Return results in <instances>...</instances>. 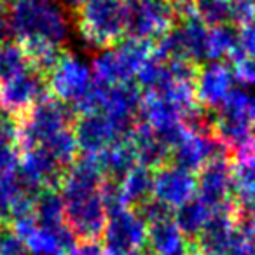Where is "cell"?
<instances>
[{"instance_id": "cell-1", "label": "cell", "mask_w": 255, "mask_h": 255, "mask_svg": "<svg viewBox=\"0 0 255 255\" xmlns=\"http://www.w3.org/2000/svg\"><path fill=\"white\" fill-rule=\"evenodd\" d=\"M9 21L12 35L32 65L56 54L68 32L65 12L56 0H16Z\"/></svg>"}, {"instance_id": "cell-2", "label": "cell", "mask_w": 255, "mask_h": 255, "mask_svg": "<svg viewBox=\"0 0 255 255\" xmlns=\"http://www.w3.org/2000/svg\"><path fill=\"white\" fill-rule=\"evenodd\" d=\"M77 110L70 103L47 96L42 102L35 103L30 109L16 114L18 117V147L21 154L30 152L40 143L49 140L61 129L74 126L77 119Z\"/></svg>"}, {"instance_id": "cell-3", "label": "cell", "mask_w": 255, "mask_h": 255, "mask_svg": "<svg viewBox=\"0 0 255 255\" xmlns=\"http://www.w3.org/2000/svg\"><path fill=\"white\" fill-rule=\"evenodd\" d=\"M126 0H88L82 5L81 32L100 47H112L126 35Z\"/></svg>"}, {"instance_id": "cell-4", "label": "cell", "mask_w": 255, "mask_h": 255, "mask_svg": "<svg viewBox=\"0 0 255 255\" xmlns=\"http://www.w3.org/2000/svg\"><path fill=\"white\" fill-rule=\"evenodd\" d=\"M215 136L226 147L240 149L255 138V98L231 91L217 110Z\"/></svg>"}, {"instance_id": "cell-5", "label": "cell", "mask_w": 255, "mask_h": 255, "mask_svg": "<svg viewBox=\"0 0 255 255\" xmlns=\"http://www.w3.org/2000/svg\"><path fill=\"white\" fill-rule=\"evenodd\" d=\"M51 96L47 77L32 65L0 84V105L12 114H19Z\"/></svg>"}, {"instance_id": "cell-6", "label": "cell", "mask_w": 255, "mask_h": 255, "mask_svg": "<svg viewBox=\"0 0 255 255\" xmlns=\"http://www.w3.org/2000/svg\"><path fill=\"white\" fill-rule=\"evenodd\" d=\"M145 238L147 224L131 208H126L107 219L102 245L107 255H128L145 247Z\"/></svg>"}, {"instance_id": "cell-7", "label": "cell", "mask_w": 255, "mask_h": 255, "mask_svg": "<svg viewBox=\"0 0 255 255\" xmlns=\"http://www.w3.org/2000/svg\"><path fill=\"white\" fill-rule=\"evenodd\" d=\"M233 175L231 163L227 159L208 161L196 173V198L205 203L212 212L233 206Z\"/></svg>"}, {"instance_id": "cell-8", "label": "cell", "mask_w": 255, "mask_h": 255, "mask_svg": "<svg viewBox=\"0 0 255 255\" xmlns=\"http://www.w3.org/2000/svg\"><path fill=\"white\" fill-rule=\"evenodd\" d=\"M72 131H74L79 154H86V156H96L107 147L121 143L109 116L102 110L79 114L72 126Z\"/></svg>"}, {"instance_id": "cell-9", "label": "cell", "mask_w": 255, "mask_h": 255, "mask_svg": "<svg viewBox=\"0 0 255 255\" xmlns=\"http://www.w3.org/2000/svg\"><path fill=\"white\" fill-rule=\"evenodd\" d=\"M154 198L170 205L171 208L184 205L196 196V173L168 163L152 170Z\"/></svg>"}, {"instance_id": "cell-10", "label": "cell", "mask_w": 255, "mask_h": 255, "mask_svg": "<svg viewBox=\"0 0 255 255\" xmlns=\"http://www.w3.org/2000/svg\"><path fill=\"white\" fill-rule=\"evenodd\" d=\"M236 227V210L234 206L212 212L205 227L192 243L199 255H222L229 248Z\"/></svg>"}, {"instance_id": "cell-11", "label": "cell", "mask_w": 255, "mask_h": 255, "mask_svg": "<svg viewBox=\"0 0 255 255\" xmlns=\"http://www.w3.org/2000/svg\"><path fill=\"white\" fill-rule=\"evenodd\" d=\"M166 5L163 0H128L126 37L150 42L166 21Z\"/></svg>"}, {"instance_id": "cell-12", "label": "cell", "mask_w": 255, "mask_h": 255, "mask_svg": "<svg viewBox=\"0 0 255 255\" xmlns=\"http://www.w3.org/2000/svg\"><path fill=\"white\" fill-rule=\"evenodd\" d=\"M138 164L150 170H156L159 166L170 163V149L157 138L154 129L147 123H140L135 135L129 140Z\"/></svg>"}, {"instance_id": "cell-13", "label": "cell", "mask_w": 255, "mask_h": 255, "mask_svg": "<svg viewBox=\"0 0 255 255\" xmlns=\"http://www.w3.org/2000/svg\"><path fill=\"white\" fill-rule=\"evenodd\" d=\"M96 163L105 180L123 182L129 175V171L138 164L131 143H119V145L107 147L100 154H96Z\"/></svg>"}, {"instance_id": "cell-14", "label": "cell", "mask_w": 255, "mask_h": 255, "mask_svg": "<svg viewBox=\"0 0 255 255\" xmlns=\"http://www.w3.org/2000/svg\"><path fill=\"white\" fill-rule=\"evenodd\" d=\"M187 245L173 219L161 220L147 226L145 250L150 255H173Z\"/></svg>"}, {"instance_id": "cell-15", "label": "cell", "mask_w": 255, "mask_h": 255, "mask_svg": "<svg viewBox=\"0 0 255 255\" xmlns=\"http://www.w3.org/2000/svg\"><path fill=\"white\" fill-rule=\"evenodd\" d=\"M231 175L236 196L255 192V138L236 150L231 161Z\"/></svg>"}, {"instance_id": "cell-16", "label": "cell", "mask_w": 255, "mask_h": 255, "mask_svg": "<svg viewBox=\"0 0 255 255\" xmlns=\"http://www.w3.org/2000/svg\"><path fill=\"white\" fill-rule=\"evenodd\" d=\"M210 215H212V210L194 196L189 201H185L184 205L175 208L173 220L178 226V229H180V233L184 234L185 241L192 243L198 238V234L201 233L203 227H205Z\"/></svg>"}, {"instance_id": "cell-17", "label": "cell", "mask_w": 255, "mask_h": 255, "mask_svg": "<svg viewBox=\"0 0 255 255\" xmlns=\"http://www.w3.org/2000/svg\"><path fill=\"white\" fill-rule=\"evenodd\" d=\"M33 219L37 227H53L63 220V198L60 189L44 187L33 199Z\"/></svg>"}, {"instance_id": "cell-18", "label": "cell", "mask_w": 255, "mask_h": 255, "mask_svg": "<svg viewBox=\"0 0 255 255\" xmlns=\"http://www.w3.org/2000/svg\"><path fill=\"white\" fill-rule=\"evenodd\" d=\"M123 191L128 208H135L154 196V173L150 168L136 164L123 180Z\"/></svg>"}, {"instance_id": "cell-19", "label": "cell", "mask_w": 255, "mask_h": 255, "mask_svg": "<svg viewBox=\"0 0 255 255\" xmlns=\"http://www.w3.org/2000/svg\"><path fill=\"white\" fill-rule=\"evenodd\" d=\"M28 58L18 42L0 44V84L28 67Z\"/></svg>"}, {"instance_id": "cell-20", "label": "cell", "mask_w": 255, "mask_h": 255, "mask_svg": "<svg viewBox=\"0 0 255 255\" xmlns=\"http://www.w3.org/2000/svg\"><path fill=\"white\" fill-rule=\"evenodd\" d=\"M131 210L147 224V226H150V224H154V222H161V220H166V219H173V213H175V208H171L166 203L159 201V199L154 198V196Z\"/></svg>"}, {"instance_id": "cell-21", "label": "cell", "mask_w": 255, "mask_h": 255, "mask_svg": "<svg viewBox=\"0 0 255 255\" xmlns=\"http://www.w3.org/2000/svg\"><path fill=\"white\" fill-rule=\"evenodd\" d=\"M236 198H238L236 213L255 224V192H252V194H241L236 196Z\"/></svg>"}, {"instance_id": "cell-22", "label": "cell", "mask_w": 255, "mask_h": 255, "mask_svg": "<svg viewBox=\"0 0 255 255\" xmlns=\"http://www.w3.org/2000/svg\"><path fill=\"white\" fill-rule=\"evenodd\" d=\"M74 255H107L102 241H79Z\"/></svg>"}, {"instance_id": "cell-23", "label": "cell", "mask_w": 255, "mask_h": 255, "mask_svg": "<svg viewBox=\"0 0 255 255\" xmlns=\"http://www.w3.org/2000/svg\"><path fill=\"white\" fill-rule=\"evenodd\" d=\"M63 2H65V4H68V5H74V7H82L88 0H63Z\"/></svg>"}, {"instance_id": "cell-24", "label": "cell", "mask_w": 255, "mask_h": 255, "mask_svg": "<svg viewBox=\"0 0 255 255\" xmlns=\"http://www.w3.org/2000/svg\"><path fill=\"white\" fill-rule=\"evenodd\" d=\"M2 4H4V0H0V5H2Z\"/></svg>"}]
</instances>
